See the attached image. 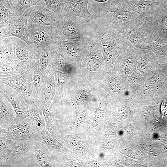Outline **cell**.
I'll return each instance as SVG.
<instances>
[{
	"label": "cell",
	"mask_w": 167,
	"mask_h": 167,
	"mask_svg": "<svg viewBox=\"0 0 167 167\" xmlns=\"http://www.w3.org/2000/svg\"><path fill=\"white\" fill-rule=\"evenodd\" d=\"M0 39L1 62H7L13 61L14 58L12 36Z\"/></svg>",
	"instance_id": "2e32d148"
},
{
	"label": "cell",
	"mask_w": 167,
	"mask_h": 167,
	"mask_svg": "<svg viewBox=\"0 0 167 167\" xmlns=\"http://www.w3.org/2000/svg\"><path fill=\"white\" fill-rule=\"evenodd\" d=\"M14 58L19 62L28 63L37 60V52L24 41L12 36Z\"/></svg>",
	"instance_id": "9c48e42d"
},
{
	"label": "cell",
	"mask_w": 167,
	"mask_h": 167,
	"mask_svg": "<svg viewBox=\"0 0 167 167\" xmlns=\"http://www.w3.org/2000/svg\"><path fill=\"white\" fill-rule=\"evenodd\" d=\"M34 83L36 89H38L41 85V79L39 75L35 74L34 77Z\"/></svg>",
	"instance_id": "603a6c76"
},
{
	"label": "cell",
	"mask_w": 167,
	"mask_h": 167,
	"mask_svg": "<svg viewBox=\"0 0 167 167\" xmlns=\"http://www.w3.org/2000/svg\"><path fill=\"white\" fill-rule=\"evenodd\" d=\"M0 38L8 37L10 28L19 17L0 0Z\"/></svg>",
	"instance_id": "7c38bea8"
},
{
	"label": "cell",
	"mask_w": 167,
	"mask_h": 167,
	"mask_svg": "<svg viewBox=\"0 0 167 167\" xmlns=\"http://www.w3.org/2000/svg\"><path fill=\"white\" fill-rule=\"evenodd\" d=\"M45 6H34L27 9L29 13L28 21L35 24L48 26L58 20L57 13L48 9Z\"/></svg>",
	"instance_id": "ba28073f"
},
{
	"label": "cell",
	"mask_w": 167,
	"mask_h": 167,
	"mask_svg": "<svg viewBox=\"0 0 167 167\" xmlns=\"http://www.w3.org/2000/svg\"><path fill=\"white\" fill-rule=\"evenodd\" d=\"M34 141L42 143L53 152L54 150L61 148L60 144L55 138L54 135L46 128L37 133Z\"/></svg>",
	"instance_id": "e0dca14e"
},
{
	"label": "cell",
	"mask_w": 167,
	"mask_h": 167,
	"mask_svg": "<svg viewBox=\"0 0 167 167\" xmlns=\"http://www.w3.org/2000/svg\"><path fill=\"white\" fill-rule=\"evenodd\" d=\"M104 14L107 23L123 33L134 27L139 15L127 3L118 0L108 8Z\"/></svg>",
	"instance_id": "277c9868"
},
{
	"label": "cell",
	"mask_w": 167,
	"mask_h": 167,
	"mask_svg": "<svg viewBox=\"0 0 167 167\" xmlns=\"http://www.w3.org/2000/svg\"><path fill=\"white\" fill-rule=\"evenodd\" d=\"M87 0H60L62 6L58 14V19L66 16H76L92 22L96 16L90 13L87 6Z\"/></svg>",
	"instance_id": "52a82bcc"
},
{
	"label": "cell",
	"mask_w": 167,
	"mask_h": 167,
	"mask_svg": "<svg viewBox=\"0 0 167 167\" xmlns=\"http://www.w3.org/2000/svg\"><path fill=\"white\" fill-rule=\"evenodd\" d=\"M6 4V7L11 11L13 12L15 6L11 0H4Z\"/></svg>",
	"instance_id": "cb8c5ba5"
},
{
	"label": "cell",
	"mask_w": 167,
	"mask_h": 167,
	"mask_svg": "<svg viewBox=\"0 0 167 167\" xmlns=\"http://www.w3.org/2000/svg\"><path fill=\"white\" fill-rule=\"evenodd\" d=\"M160 110L162 118L167 114V102L165 99L164 100L161 104Z\"/></svg>",
	"instance_id": "7402d4cb"
},
{
	"label": "cell",
	"mask_w": 167,
	"mask_h": 167,
	"mask_svg": "<svg viewBox=\"0 0 167 167\" xmlns=\"http://www.w3.org/2000/svg\"><path fill=\"white\" fill-rule=\"evenodd\" d=\"M42 113L46 127L48 130L54 135V118L51 102L45 97L42 105Z\"/></svg>",
	"instance_id": "ac0fdd59"
},
{
	"label": "cell",
	"mask_w": 167,
	"mask_h": 167,
	"mask_svg": "<svg viewBox=\"0 0 167 167\" xmlns=\"http://www.w3.org/2000/svg\"><path fill=\"white\" fill-rule=\"evenodd\" d=\"M94 0L96 2H106L108 1V0Z\"/></svg>",
	"instance_id": "484cf974"
},
{
	"label": "cell",
	"mask_w": 167,
	"mask_h": 167,
	"mask_svg": "<svg viewBox=\"0 0 167 167\" xmlns=\"http://www.w3.org/2000/svg\"><path fill=\"white\" fill-rule=\"evenodd\" d=\"M92 23L96 34L102 44L105 55L108 58L114 57L126 44L127 39L124 34L110 26L102 14L96 16Z\"/></svg>",
	"instance_id": "7a4b0ae2"
},
{
	"label": "cell",
	"mask_w": 167,
	"mask_h": 167,
	"mask_svg": "<svg viewBox=\"0 0 167 167\" xmlns=\"http://www.w3.org/2000/svg\"><path fill=\"white\" fill-rule=\"evenodd\" d=\"M13 140L0 135V158H4L10 150Z\"/></svg>",
	"instance_id": "ffe728a7"
},
{
	"label": "cell",
	"mask_w": 167,
	"mask_h": 167,
	"mask_svg": "<svg viewBox=\"0 0 167 167\" xmlns=\"http://www.w3.org/2000/svg\"><path fill=\"white\" fill-rule=\"evenodd\" d=\"M52 25L55 39L60 41L85 40L96 34L92 22L76 16H64Z\"/></svg>",
	"instance_id": "6da1fadb"
},
{
	"label": "cell",
	"mask_w": 167,
	"mask_h": 167,
	"mask_svg": "<svg viewBox=\"0 0 167 167\" xmlns=\"http://www.w3.org/2000/svg\"><path fill=\"white\" fill-rule=\"evenodd\" d=\"M46 7L48 9L55 12L58 14L60 12L62 6L60 0H44Z\"/></svg>",
	"instance_id": "44dd1931"
},
{
	"label": "cell",
	"mask_w": 167,
	"mask_h": 167,
	"mask_svg": "<svg viewBox=\"0 0 167 167\" xmlns=\"http://www.w3.org/2000/svg\"><path fill=\"white\" fill-rule=\"evenodd\" d=\"M42 5H45V3L40 0H19L15 6L13 12L19 17L30 7Z\"/></svg>",
	"instance_id": "d6986e66"
},
{
	"label": "cell",
	"mask_w": 167,
	"mask_h": 167,
	"mask_svg": "<svg viewBox=\"0 0 167 167\" xmlns=\"http://www.w3.org/2000/svg\"><path fill=\"white\" fill-rule=\"evenodd\" d=\"M6 102L1 98L0 102V128L16 124V115L14 109L8 106Z\"/></svg>",
	"instance_id": "9a60e30c"
},
{
	"label": "cell",
	"mask_w": 167,
	"mask_h": 167,
	"mask_svg": "<svg viewBox=\"0 0 167 167\" xmlns=\"http://www.w3.org/2000/svg\"><path fill=\"white\" fill-rule=\"evenodd\" d=\"M10 150L4 158H0V167H39L33 156L35 141L13 140Z\"/></svg>",
	"instance_id": "3957f363"
},
{
	"label": "cell",
	"mask_w": 167,
	"mask_h": 167,
	"mask_svg": "<svg viewBox=\"0 0 167 167\" xmlns=\"http://www.w3.org/2000/svg\"><path fill=\"white\" fill-rule=\"evenodd\" d=\"M27 29L30 45L36 51L50 45L54 42L52 25L43 26L28 21Z\"/></svg>",
	"instance_id": "5b68a950"
},
{
	"label": "cell",
	"mask_w": 167,
	"mask_h": 167,
	"mask_svg": "<svg viewBox=\"0 0 167 167\" xmlns=\"http://www.w3.org/2000/svg\"><path fill=\"white\" fill-rule=\"evenodd\" d=\"M14 5H15L19 0H11Z\"/></svg>",
	"instance_id": "d4e9b609"
},
{
	"label": "cell",
	"mask_w": 167,
	"mask_h": 167,
	"mask_svg": "<svg viewBox=\"0 0 167 167\" xmlns=\"http://www.w3.org/2000/svg\"><path fill=\"white\" fill-rule=\"evenodd\" d=\"M38 132L28 117L20 122L0 128V135L12 140H35Z\"/></svg>",
	"instance_id": "8992f818"
},
{
	"label": "cell",
	"mask_w": 167,
	"mask_h": 167,
	"mask_svg": "<svg viewBox=\"0 0 167 167\" xmlns=\"http://www.w3.org/2000/svg\"><path fill=\"white\" fill-rule=\"evenodd\" d=\"M132 9L143 17L149 16L157 10L156 2L153 1L137 0L128 2Z\"/></svg>",
	"instance_id": "4fadbf2b"
},
{
	"label": "cell",
	"mask_w": 167,
	"mask_h": 167,
	"mask_svg": "<svg viewBox=\"0 0 167 167\" xmlns=\"http://www.w3.org/2000/svg\"><path fill=\"white\" fill-rule=\"evenodd\" d=\"M29 16V12L27 9L21 16L18 18L11 26L10 30L9 36L18 38L30 45L27 29Z\"/></svg>",
	"instance_id": "8fae6325"
},
{
	"label": "cell",
	"mask_w": 167,
	"mask_h": 167,
	"mask_svg": "<svg viewBox=\"0 0 167 167\" xmlns=\"http://www.w3.org/2000/svg\"><path fill=\"white\" fill-rule=\"evenodd\" d=\"M28 117L38 132L46 128L43 113L37 107L36 104L32 102L28 104Z\"/></svg>",
	"instance_id": "5bb4252c"
},
{
	"label": "cell",
	"mask_w": 167,
	"mask_h": 167,
	"mask_svg": "<svg viewBox=\"0 0 167 167\" xmlns=\"http://www.w3.org/2000/svg\"><path fill=\"white\" fill-rule=\"evenodd\" d=\"M33 156L39 167L55 166L53 151L42 143L35 141L33 148Z\"/></svg>",
	"instance_id": "30bf717a"
}]
</instances>
